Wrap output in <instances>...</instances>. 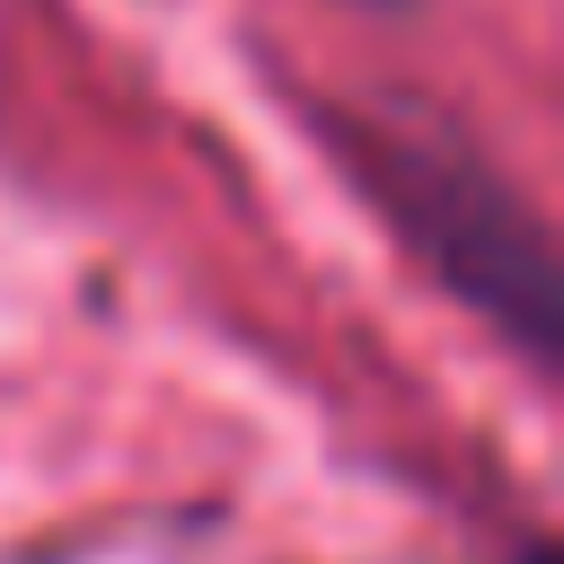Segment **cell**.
I'll return each mask as SVG.
<instances>
[{
	"label": "cell",
	"instance_id": "1",
	"mask_svg": "<svg viewBox=\"0 0 564 564\" xmlns=\"http://www.w3.org/2000/svg\"><path fill=\"white\" fill-rule=\"evenodd\" d=\"M344 159L370 185V203L397 220V238L520 352H555V264L529 220V203L449 132L414 115H352Z\"/></svg>",
	"mask_w": 564,
	"mask_h": 564
}]
</instances>
